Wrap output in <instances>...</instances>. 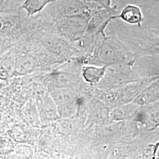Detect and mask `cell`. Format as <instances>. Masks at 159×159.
<instances>
[{
	"instance_id": "obj_4",
	"label": "cell",
	"mask_w": 159,
	"mask_h": 159,
	"mask_svg": "<svg viewBox=\"0 0 159 159\" xmlns=\"http://www.w3.org/2000/svg\"><path fill=\"white\" fill-rule=\"evenodd\" d=\"M94 4H96L102 8H106L109 10H115L118 11L117 6H114L113 0H87Z\"/></svg>"
},
{
	"instance_id": "obj_2",
	"label": "cell",
	"mask_w": 159,
	"mask_h": 159,
	"mask_svg": "<svg viewBox=\"0 0 159 159\" xmlns=\"http://www.w3.org/2000/svg\"><path fill=\"white\" fill-rule=\"evenodd\" d=\"M54 1L56 0H24L21 8L26 12L27 16L30 17L42 11Z\"/></svg>"
},
{
	"instance_id": "obj_1",
	"label": "cell",
	"mask_w": 159,
	"mask_h": 159,
	"mask_svg": "<svg viewBox=\"0 0 159 159\" xmlns=\"http://www.w3.org/2000/svg\"><path fill=\"white\" fill-rule=\"evenodd\" d=\"M112 20L120 18L125 23L140 26L144 21V14L140 7L128 4L124 6L118 14L111 16Z\"/></svg>"
},
{
	"instance_id": "obj_3",
	"label": "cell",
	"mask_w": 159,
	"mask_h": 159,
	"mask_svg": "<svg viewBox=\"0 0 159 159\" xmlns=\"http://www.w3.org/2000/svg\"><path fill=\"white\" fill-rule=\"evenodd\" d=\"M104 69H97V68H87L84 73V76L86 79L90 82H95L94 81H97L100 79L101 76L103 74Z\"/></svg>"
}]
</instances>
